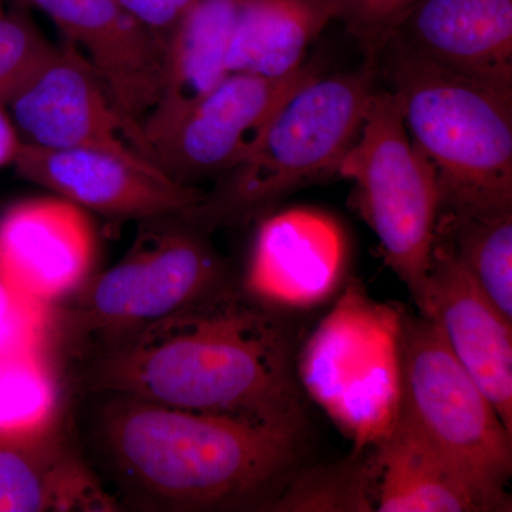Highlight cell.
<instances>
[{"mask_svg":"<svg viewBox=\"0 0 512 512\" xmlns=\"http://www.w3.org/2000/svg\"><path fill=\"white\" fill-rule=\"evenodd\" d=\"M150 222L116 265L53 308V335L89 342L92 355L227 282L207 231L183 214Z\"/></svg>","mask_w":512,"mask_h":512,"instance_id":"cell-5","label":"cell"},{"mask_svg":"<svg viewBox=\"0 0 512 512\" xmlns=\"http://www.w3.org/2000/svg\"><path fill=\"white\" fill-rule=\"evenodd\" d=\"M414 0H342L338 20L365 47L367 56H377L400 16Z\"/></svg>","mask_w":512,"mask_h":512,"instance_id":"cell-26","label":"cell"},{"mask_svg":"<svg viewBox=\"0 0 512 512\" xmlns=\"http://www.w3.org/2000/svg\"><path fill=\"white\" fill-rule=\"evenodd\" d=\"M5 107L23 143L30 146L90 148L154 165L90 64L67 43L56 46Z\"/></svg>","mask_w":512,"mask_h":512,"instance_id":"cell-10","label":"cell"},{"mask_svg":"<svg viewBox=\"0 0 512 512\" xmlns=\"http://www.w3.org/2000/svg\"><path fill=\"white\" fill-rule=\"evenodd\" d=\"M25 2L45 13L64 43L90 64L146 154L141 130L163 89L167 40L144 28L117 0Z\"/></svg>","mask_w":512,"mask_h":512,"instance_id":"cell-12","label":"cell"},{"mask_svg":"<svg viewBox=\"0 0 512 512\" xmlns=\"http://www.w3.org/2000/svg\"><path fill=\"white\" fill-rule=\"evenodd\" d=\"M138 23L168 40L195 0H117Z\"/></svg>","mask_w":512,"mask_h":512,"instance_id":"cell-27","label":"cell"},{"mask_svg":"<svg viewBox=\"0 0 512 512\" xmlns=\"http://www.w3.org/2000/svg\"><path fill=\"white\" fill-rule=\"evenodd\" d=\"M315 70L303 64L284 79L229 73L170 133L151 144V163L191 187L205 178L217 180L251 153L279 106Z\"/></svg>","mask_w":512,"mask_h":512,"instance_id":"cell-9","label":"cell"},{"mask_svg":"<svg viewBox=\"0 0 512 512\" xmlns=\"http://www.w3.org/2000/svg\"><path fill=\"white\" fill-rule=\"evenodd\" d=\"M96 251L87 211L56 195L19 202L0 218V278L43 305L55 308L82 288Z\"/></svg>","mask_w":512,"mask_h":512,"instance_id":"cell-13","label":"cell"},{"mask_svg":"<svg viewBox=\"0 0 512 512\" xmlns=\"http://www.w3.org/2000/svg\"><path fill=\"white\" fill-rule=\"evenodd\" d=\"M375 511H510V501L488 491L460 464L397 416L383 440L370 448Z\"/></svg>","mask_w":512,"mask_h":512,"instance_id":"cell-17","label":"cell"},{"mask_svg":"<svg viewBox=\"0 0 512 512\" xmlns=\"http://www.w3.org/2000/svg\"><path fill=\"white\" fill-rule=\"evenodd\" d=\"M346 258L345 234L329 215L278 212L256 231L244 289L271 308H311L336 291Z\"/></svg>","mask_w":512,"mask_h":512,"instance_id":"cell-15","label":"cell"},{"mask_svg":"<svg viewBox=\"0 0 512 512\" xmlns=\"http://www.w3.org/2000/svg\"><path fill=\"white\" fill-rule=\"evenodd\" d=\"M53 306L32 301L0 278V353L52 348Z\"/></svg>","mask_w":512,"mask_h":512,"instance_id":"cell-25","label":"cell"},{"mask_svg":"<svg viewBox=\"0 0 512 512\" xmlns=\"http://www.w3.org/2000/svg\"><path fill=\"white\" fill-rule=\"evenodd\" d=\"M119 504L62 433L0 440V512L116 511Z\"/></svg>","mask_w":512,"mask_h":512,"instance_id":"cell-19","label":"cell"},{"mask_svg":"<svg viewBox=\"0 0 512 512\" xmlns=\"http://www.w3.org/2000/svg\"><path fill=\"white\" fill-rule=\"evenodd\" d=\"M356 185L360 212L375 232L384 261L423 301L440 214L436 174L404 126L392 90H376L353 146L338 171Z\"/></svg>","mask_w":512,"mask_h":512,"instance_id":"cell-7","label":"cell"},{"mask_svg":"<svg viewBox=\"0 0 512 512\" xmlns=\"http://www.w3.org/2000/svg\"><path fill=\"white\" fill-rule=\"evenodd\" d=\"M403 313L349 285L303 346V392L353 441L369 450L396 423L402 394Z\"/></svg>","mask_w":512,"mask_h":512,"instance_id":"cell-6","label":"cell"},{"mask_svg":"<svg viewBox=\"0 0 512 512\" xmlns=\"http://www.w3.org/2000/svg\"><path fill=\"white\" fill-rule=\"evenodd\" d=\"M342 0H242L228 55V72L284 79L305 64V53L339 19Z\"/></svg>","mask_w":512,"mask_h":512,"instance_id":"cell-20","label":"cell"},{"mask_svg":"<svg viewBox=\"0 0 512 512\" xmlns=\"http://www.w3.org/2000/svg\"><path fill=\"white\" fill-rule=\"evenodd\" d=\"M23 180L56 197L117 220L141 222L184 214L205 192L177 183L154 165L90 148H42L22 143L12 165Z\"/></svg>","mask_w":512,"mask_h":512,"instance_id":"cell-11","label":"cell"},{"mask_svg":"<svg viewBox=\"0 0 512 512\" xmlns=\"http://www.w3.org/2000/svg\"><path fill=\"white\" fill-rule=\"evenodd\" d=\"M436 238L450 247L495 308L512 322V211L440 214Z\"/></svg>","mask_w":512,"mask_h":512,"instance_id":"cell-22","label":"cell"},{"mask_svg":"<svg viewBox=\"0 0 512 512\" xmlns=\"http://www.w3.org/2000/svg\"><path fill=\"white\" fill-rule=\"evenodd\" d=\"M242 0H195L165 50L163 89L143 124L151 144L173 130L185 113L228 76V55Z\"/></svg>","mask_w":512,"mask_h":512,"instance_id":"cell-18","label":"cell"},{"mask_svg":"<svg viewBox=\"0 0 512 512\" xmlns=\"http://www.w3.org/2000/svg\"><path fill=\"white\" fill-rule=\"evenodd\" d=\"M410 140L436 174L440 214L512 211V90L384 45ZM439 214V215H440Z\"/></svg>","mask_w":512,"mask_h":512,"instance_id":"cell-3","label":"cell"},{"mask_svg":"<svg viewBox=\"0 0 512 512\" xmlns=\"http://www.w3.org/2000/svg\"><path fill=\"white\" fill-rule=\"evenodd\" d=\"M22 143V138L10 119L8 110L0 104V168L9 167L15 163Z\"/></svg>","mask_w":512,"mask_h":512,"instance_id":"cell-28","label":"cell"},{"mask_svg":"<svg viewBox=\"0 0 512 512\" xmlns=\"http://www.w3.org/2000/svg\"><path fill=\"white\" fill-rule=\"evenodd\" d=\"M399 416L488 491L510 501L512 433L427 316L404 315Z\"/></svg>","mask_w":512,"mask_h":512,"instance_id":"cell-8","label":"cell"},{"mask_svg":"<svg viewBox=\"0 0 512 512\" xmlns=\"http://www.w3.org/2000/svg\"><path fill=\"white\" fill-rule=\"evenodd\" d=\"M419 313L436 323L448 349L512 433V322L439 238L431 249Z\"/></svg>","mask_w":512,"mask_h":512,"instance_id":"cell-14","label":"cell"},{"mask_svg":"<svg viewBox=\"0 0 512 512\" xmlns=\"http://www.w3.org/2000/svg\"><path fill=\"white\" fill-rule=\"evenodd\" d=\"M0 13H2V12H0Z\"/></svg>","mask_w":512,"mask_h":512,"instance_id":"cell-29","label":"cell"},{"mask_svg":"<svg viewBox=\"0 0 512 512\" xmlns=\"http://www.w3.org/2000/svg\"><path fill=\"white\" fill-rule=\"evenodd\" d=\"M384 45L512 90V0H414Z\"/></svg>","mask_w":512,"mask_h":512,"instance_id":"cell-16","label":"cell"},{"mask_svg":"<svg viewBox=\"0 0 512 512\" xmlns=\"http://www.w3.org/2000/svg\"><path fill=\"white\" fill-rule=\"evenodd\" d=\"M87 392L274 424H305L291 333L225 282L92 353Z\"/></svg>","mask_w":512,"mask_h":512,"instance_id":"cell-1","label":"cell"},{"mask_svg":"<svg viewBox=\"0 0 512 512\" xmlns=\"http://www.w3.org/2000/svg\"><path fill=\"white\" fill-rule=\"evenodd\" d=\"M94 450L128 503L160 511L264 505L303 450L305 424L262 423L97 393Z\"/></svg>","mask_w":512,"mask_h":512,"instance_id":"cell-2","label":"cell"},{"mask_svg":"<svg viewBox=\"0 0 512 512\" xmlns=\"http://www.w3.org/2000/svg\"><path fill=\"white\" fill-rule=\"evenodd\" d=\"M379 59L323 76L318 69L292 90L256 146L217 178L214 190L184 217L204 231L254 218L289 192L336 173L359 136L376 92Z\"/></svg>","mask_w":512,"mask_h":512,"instance_id":"cell-4","label":"cell"},{"mask_svg":"<svg viewBox=\"0 0 512 512\" xmlns=\"http://www.w3.org/2000/svg\"><path fill=\"white\" fill-rule=\"evenodd\" d=\"M63 390L49 348L0 353V440L30 441L59 433Z\"/></svg>","mask_w":512,"mask_h":512,"instance_id":"cell-21","label":"cell"},{"mask_svg":"<svg viewBox=\"0 0 512 512\" xmlns=\"http://www.w3.org/2000/svg\"><path fill=\"white\" fill-rule=\"evenodd\" d=\"M363 463H352L323 471L315 477L301 478L281 498L272 503L276 510H375V480L369 457Z\"/></svg>","mask_w":512,"mask_h":512,"instance_id":"cell-23","label":"cell"},{"mask_svg":"<svg viewBox=\"0 0 512 512\" xmlns=\"http://www.w3.org/2000/svg\"><path fill=\"white\" fill-rule=\"evenodd\" d=\"M53 46L32 22L0 13V104L8 101L52 56Z\"/></svg>","mask_w":512,"mask_h":512,"instance_id":"cell-24","label":"cell"}]
</instances>
